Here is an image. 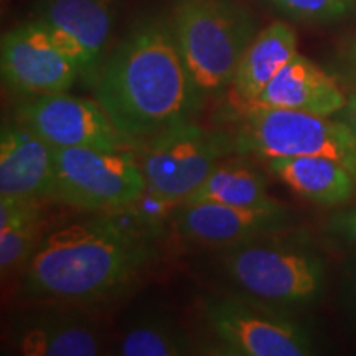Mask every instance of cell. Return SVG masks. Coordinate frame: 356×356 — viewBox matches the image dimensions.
Wrapping results in <instances>:
<instances>
[{
  "mask_svg": "<svg viewBox=\"0 0 356 356\" xmlns=\"http://www.w3.org/2000/svg\"><path fill=\"white\" fill-rule=\"evenodd\" d=\"M277 233L221 249V273L236 292L262 304H312L323 292V261L309 249L279 239Z\"/></svg>",
  "mask_w": 356,
  "mask_h": 356,
  "instance_id": "277c9868",
  "label": "cell"
},
{
  "mask_svg": "<svg viewBox=\"0 0 356 356\" xmlns=\"http://www.w3.org/2000/svg\"><path fill=\"white\" fill-rule=\"evenodd\" d=\"M147 190L134 149H55L51 198L83 211L113 213L132 207Z\"/></svg>",
  "mask_w": 356,
  "mask_h": 356,
  "instance_id": "8992f818",
  "label": "cell"
},
{
  "mask_svg": "<svg viewBox=\"0 0 356 356\" xmlns=\"http://www.w3.org/2000/svg\"><path fill=\"white\" fill-rule=\"evenodd\" d=\"M95 99L134 145L191 121L203 104L170 19L147 15L115 43L91 86Z\"/></svg>",
  "mask_w": 356,
  "mask_h": 356,
  "instance_id": "7a4b0ae2",
  "label": "cell"
},
{
  "mask_svg": "<svg viewBox=\"0 0 356 356\" xmlns=\"http://www.w3.org/2000/svg\"><path fill=\"white\" fill-rule=\"evenodd\" d=\"M284 15L305 24H333L356 13V0H269Z\"/></svg>",
  "mask_w": 356,
  "mask_h": 356,
  "instance_id": "44dd1931",
  "label": "cell"
},
{
  "mask_svg": "<svg viewBox=\"0 0 356 356\" xmlns=\"http://www.w3.org/2000/svg\"><path fill=\"white\" fill-rule=\"evenodd\" d=\"M338 115H340L341 121L348 124V126L356 132V89L348 96V102H346L345 109Z\"/></svg>",
  "mask_w": 356,
  "mask_h": 356,
  "instance_id": "603a6c76",
  "label": "cell"
},
{
  "mask_svg": "<svg viewBox=\"0 0 356 356\" xmlns=\"http://www.w3.org/2000/svg\"><path fill=\"white\" fill-rule=\"evenodd\" d=\"M193 338L181 325L168 318H142L127 328L113 351L121 356H185L193 355Z\"/></svg>",
  "mask_w": 356,
  "mask_h": 356,
  "instance_id": "ffe728a7",
  "label": "cell"
},
{
  "mask_svg": "<svg viewBox=\"0 0 356 356\" xmlns=\"http://www.w3.org/2000/svg\"><path fill=\"white\" fill-rule=\"evenodd\" d=\"M37 200L0 198V270L2 277L24 269L42 243L43 213Z\"/></svg>",
  "mask_w": 356,
  "mask_h": 356,
  "instance_id": "ac0fdd59",
  "label": "cell"
},
{
  "mask_svg": "<svg viewBox=\"0 0 356 356\" xmlns=\"http://www.w3.org/2000/svg\"><path fill=\"white\" fill-rule=\"evenodd\" d=\"M17 118L30 126L55 149L95 147L132 149L97 101L71 96L68 91L24 97Z\"/></svg>",
  "mask_w": 356,
  "mask_h": 356,
  "instance_id": "30bf717a",
  "label": "cell"
},
{
  "mask_svg": "<svg viewBox=\"0 0 356 356\" xmlns=\"http://www.w3.org/2000/svg\"><path fill=\"white\" fill-rule=\"evenodd\" d=\"M33 19L78 65L81 81H96L109 53V42L118 20V0H33Z\"/></svg>",
  "mask_w": 356,
  "mask_h": 356,
  "instance_id": "8fae6325",
  "label": "cell"
},
{
  "mask_svg": "<svg viewBox=\"0 0 356 356\" xmlns=\"http://www.w3.org/2000/svg\"><path fill=\"white\" fill-rule=\"evenodd\" d=\"M264 162L282 184L314 203L335 207L348 202L356 191V175L338 160L302 155L273 157Z\"/></svg>",
  "mask_w": 356,
  "mask_h": 356,
  "instance_id": "e0dca14e",
  "label": "cell"
},
{
  "mask_svg": "<svg viewBox=\"0 0 356 356\" xmlns=\"http://www.w3.org/2000/svg\"><path fill=\"white\" fill-rule=\"evenodd\" d=\"M0 70L3 84L22 97L65 92L81 79L73 58L35 19L2 35Z\"/></svg>",
  "mask_w": 356,
  "mask_h": 356,
  "instance_id": "9c48e42d",
  "label": "cell"
},
{
  "mask_svg": "<svg viewBox=\"0 0 356 356\" xmlns=\"http://www.w3.org/2000/svg\"><path fill=\"white\" fill-rule=\"evenodd\" d=\"M262 302L241 293L213 296L203 302V318L215 355L305 356L314 346L304 328Z\"/></svg>",
  "mask_w": 356,
  "mask_h": 356,
  "instance_id": "52a82bcc",
  "label": "cell"
},
{
  "mask_svg": "<svg viewBox=\"0 0 356 356\" xmlns=\"http://www.w3.org/2000/svg\"><path fill=\"white\" fill-rule=\"evenodd\" d=\"M137 152L147 193L178 207L229 150L225 134H213L193 121H185L142 142Z\"/></svg>",
  "mask_w": 356,
  "mask_h": 356,
  "instance_id": "ba28073f",
  "label": "cell"
},
{
  "mask_svg": "<svg viewBox=\"0 0 356 356\" xmlns=\"http://www.w3.org/2000/svg\"><path fill=\"white\" fill-rule=\"evenodd\" d=\"M332 231L356 246V208H351V210L333 218Z\"/></svg>",
  "mask_w": 356,
  "mask_h": 356,
  "instance_id": "7402d4cb",
  "label": "cell"
},
{
  "mask_svg": "<svg viewBox=\"0 0 356 356\" xmlns=\"http://www.w3.org/2000/svg\"><path fill=\"white\" fill-rule=\"evenodd\" d=\"M346 287H348V296L351 297V300L356 304V267L350 270L348 279H346Z\"/></svg>",
  "mask_w": 356,
  "mask_h": 356,
  "instance_id": "cb8c5ba5",
  "label": "cell"
},
{
  "mask_svg": "<svg viewBox=\"0 0 356 356\" xmlns=\"http://www.w3.org/2000/svg\"><path fill=\"white\" fill-rule=\"evenodd\" d=\"M213 202L241 208L277 207L274 197L267 191L266 177L244 162H218V165L204 178L184 203Z\"/></svg>",
  "mask_w": 356,
  "mask_h": 356,
  "instance_id": "d6986e66",
  "label": "cell"
},
{
  "mask_svg": "<svg viewBox=\"0 0 356 356\" xmlns=\"http://www.w3.org/2000/svg\"><path fill=\"white\" fill-rule=\"evenodd\" d=\"M73 222L44 236L25 267L33 302L88 305L118 296L159 256L157 225L126 208Z\"/></svg>",
  "mask_w": 356,
  "mask_h": 356,
  "instance_id": "6da1fadb",
  "label": "cell"
},
{
  "mask_svg": "<svg viewBox=\"0 0 356 356\" xmlns=\"http://www.w3.org/2000/svg\"><path fill=\"white\" fill-rule=\"evenodd\" d=\"M346 102L348 96L335 79L309 58L297 53L279 71L277 76L267 84L264 91L238 114L264 109H287L332 118L345 109Z\"/></svg>",
  "mask_w": 356,
  "mask_h": 356,
  "instance_id": "9a60e30c",
  "label": "cell"
},
{
  "mask_svg": "<svg viewBox=\"0 0 356 356\" xmlns=\"http://www.w3.org/2000/svg\"><path fill=\"white\" fill-rule=\"evenodd\" d=\"M168 19L202 101L229 89L243 53L257 35L252 13L238 0H175Z\"/></svg>",
  "mask_w": 356,
  "mask_h": 356,
  "instance_id": "3957f363",
  "label": "cell"
},
{
  "mask_svg": "<svg viewBox=\"0 0 356 356\" xmlns=\"http://www.w3.org/2000/svg\"><path fill=\"white\" fill-rule=\"evenodd\" d=\"M297 53V35L291 25L274 22L257 32L243 53L229 84L238 113L264 91Z\"/></svg>",
  "mask_w": 356,
  "mask_h": 356,
  "instance_id": "2e32d148",
  "label": "cell"
},
{
  "mask_svg": "<svg viewBox=\"0 0 356 356\" xmlns=\"http://www.w3.org/2000/svg\"><path fill=\"white\" fill-rule=\"evenodd\" d=\"M287 220L282 203L269 208H241L213 202L180 203L172 213L173 229L181 238L213 249H228L275 233Z\"/></svg>",
  "mask_w": 356,
  "mask_h": 356,
  "instance_id": "4fadbf2b",
  "label": "cell"
},
{
  "mask_svg": "<svg viewBox=\"0 0 356 356\" xmlns=\"http://www.w3.org/2000/svg\"><path fill=\"white\" fill-rule=\"evenodd\" d=\"M55 147L24 121L7 119L0 129V198H51Z\"/></svg>",
  "mask_w": 356,
  "mask_h": 356,
  "instance_id": "5bb4252c",
  "label": "cell"
},
{
  "mask_svg": "<svg viewBox=\"0 0 356 356\" xmlns=\"http://www.w3.org/2000/svg\"><path fill=\"white\" fill-rule=\"evenodd\" d=\"M225 137L229 154L262 160L317 155L338 160L356 175V132L341 119L287 109L252 111L239 115L238 127Z\"/></svg>",
  "mask_w": 356,
  "mask_h": 356,
  "instance_id": "5b68a950",
  "label": "cell"
},
{
  "mask_svg": "<svg viewBox=\"0 0 356 356\" xmlns=\"http://www.w3.org/2000/svg\"><path fill=\"white\" fill-rule=\"evenodd\" d=\"M10 328V345L22 356H96L104 353L99 323L74 304L38 302Z\"/></svg>",
  "mask_w": 356,
  "mask_h": 356,
  "instance_id": "7c38bea8",
  "label": "cell"
}]
</instances>
